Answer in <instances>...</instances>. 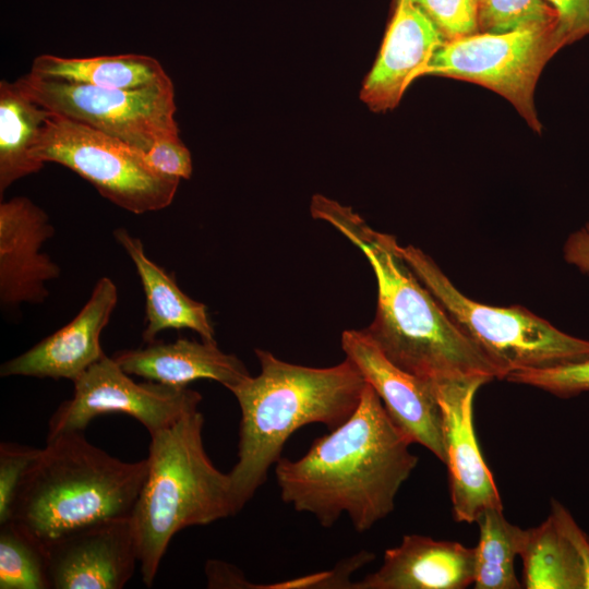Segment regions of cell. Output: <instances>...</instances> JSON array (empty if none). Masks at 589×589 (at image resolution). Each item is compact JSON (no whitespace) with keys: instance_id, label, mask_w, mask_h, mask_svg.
Masks as SVG:
<instances>
[{"instance_id":"6da1fadb","label":"cell","mask_w":589,"mask_h":589,"mask_svg":"<svg viewBox=\"0 0 589 589\" xmlns=\"http://www.w3.org/2000/svg\"><path fill=\"white\" fill-rule=\"evenodd\" d=\"M412 443L366 383L360 404L338 428L316 438L300 459L275 464L281 500L323 527L348 515L357 532L388 516L418 465Z\"/></svg>"},{"instance_id":"7a4b0ae2","label":"cell","mask_w":589,"mask_h":589,"mask_svg":"<svg viewBox=\"0 0 589 589\" xmlns=\"http://www.w3.org/2000/svg\"><path fill=\"white\" fill-rule=\"evenodd\" d=\"M311 214L334 226L370 263L377 306L373 322L362 330L393 364L433 383L501 380L495 364L417 277L394 236L375 231L350 207L323 195L313 196Z\"/></svg>"},{"instance_id":"3957f363","label":"cell","mask_w":589,"mask_h":589,"mask_svg":"<svg viewBox=\"0 0 589 589\" xmlns=\"http://www.w3.org/2000/svg\"><path fill=\"white\" fill-rule=\"evenodd\" d=\"M255 354L260 374L227 388L241 412L238 460L228 472L237 512L265 482L294 431L310 423L338 428L356 411L366 386L348 358L334 366L310 368L263 349Z\"/></svg>"},{"instance_id":"277c9868","label":"cell","mask_w":589,"mask_h":589,"mask_svg":"<svg viewBox=\"0 0 589 589\" xmlns=\"http://www.w3.org/2000/svg\"><path fill=\"white\" fill-rule=\"evenodd\" d=\"M147 469V458L123 461L83 432L60 434L46 440L24 476L10 520L47 545L82 527L130 517Z\"/></svg>"},{"instance_id":"5b68a950","label":"cell","mask_w":589,"mask_h":589,"mask_svg":"<svg viewBox=\"0 0 589 589\" xmlns=\"http://www.w3.org/2000/svg\"><path fill=\"white\" fill-rule=\"evenodd\" d=\"M197 410L151 434L148 469L131 515L142 580L152 587L176 533L208 525L236 509L228 473L206 454Z\"/></svg>"},{"instance_id":"8992f818","label":"cell","mask_w":589,"mask_h":589,"mask_svg":"<svg viewBox=\"0 0 589 589\" xmlns=\"http://www.w3.org/2000/svg\"><path fill=\"white\" fill-rule=\"evenodd\" d=\"M398 250L460 330L495 364L501 380L519 370L589 359V340L557 329L524 306L498 308L473 301L420 249L398 245Z\"/></svg>"},{"instance_id":"52a82bcc","label":"cell","mask_w":589,"mask_h":589,"mask_svg":"<svg viewBox=\"0 0 589 589\" xmlns=\"http://www.w3.org/2000/svg\"><path fill=\"white\" fill-rule=\"evenodd\" d=\"M37 163L62 165L117 206L144 214L169 206L180 180L154 170L142 152L87 124L52 112L31 152Z\"/></svg>"},{"instance_id":"ba28073f","label":"cell","mask_w":589,"mask_h":589,"mask_svg":"<svg viewBox=\"0 0 589 589\" xmlns=\"http://www.w3.org/2000/svg\"><path fill=\"white\" fill-rule=\"evenodd\" d=\"M563 47L557 26L476 33L445 40L420 76L440 75L488 87L506 98L529 127L541 133L534 87L546 62Z\"/></svg>"},{"instance_id":"9c48e42d","label":"cell","mask_w":589,"mask_h":589,"mask_svg":"<svg viewBox=\"0 0 589 589\" xmlns=\"http://www.w3.org/2000/svg\"><path fill=\"white\" fill-rule=\"evenodd\" d=\"M19 82L46 109L87 124L146 153L154 142L180 133L173 84L141 89L101 88L44 80L28 73Z\"/></svg>"},{"instance_id":"30bf717a","label":"cell","mask_w":589,"mask_h":589,"mask_svg":"<svg viewBox=\"0 0 589 589\" xmlns=\"http://www.w3.org/2000/svg\"><path fill=\"white\" fill-rule=\"evenodd\" d=\"M70 399L60 404L48 422L47 440L83 432L98 416L124 413L136 419L149 435L197 410L199 392L154 381L137 383L111 357L105 356L73 381Z\"/></svg>"},{"instance_id":"8fae6325","label":"cell","mask_w":589,"mask_h":589,"mask_svg":"<svg viewBox=\"0 0 589 589\" xmlns=\"http://www.w3.org/2000/svg\"><path fill=\"white\" fill-rule=\"evenodd\" d=\"M488 382L477 377L434 383L442 410L452 512L458 522L473 524L484 510L503 508L473 424L474 396Z\"/></svg>"},{"instance_id":"7c38bea8","label":"cell","mask_w":589,"mask_h":589,"mask_svg":"<svg viewBox=\"0 0 589 589\" xmlns=\"http://www.w3.org/2000/svg\"><path fill=\"white\" fill-rule=\"evenodd\" d=\"M341 348L376 392L395 425L412 444L428 448L444 464L442 410L434 383L393 364L362 329L345 330Z\"/></svg>"},{"instance_id":"4fadbf2b","label":"cell","mask_w":589,"mask_h":589,"mask_svg":"<svg viewBox=\"0 0 589 589\" xmlns=\"http://www.w3.org/2000/svg\"><path fill=\"white\" fill-rule=\"evenodd\" d=\"M46 548L50 589H121L139 563L131 516L82 527Z\"/></svg>"},{"instance_id":"5bb4252c","label":"cell","mask_w":589,"mask_h":589,"mask_svg":"<svg viewBox=\"0 0 589 589\" xmlns=\"http://www.w3.org/2000/svg\"><path fill=\"white\" fill-rule=\"evenodd\" d=\"M55 235L49 216L25 196L0 204V301L4 308L43 303L49 296L46 283L60 267L41 252Z\"/></svg>"},{"instance_id":"9a60e30c","label":"cell","mask_w":589,"mask_h":589,"mask_svg":"<svg viewBox=\"0 0 589 589\" xmlns=\"http://www.w3.org/2000/svg\"><path fill=\"white\" fill-rule=\"evenodd\" d=\"M117 302V286L109 277H101L72 321L27 351L4 362L0 375L68 378L73 382L106 356L100 335Z\"/></svg>"},{"instance_id":"2e32d148","label":"cell","mask_w":589,"mask_h":589,"mask_svg":"<svg viewBox=\"0 0 589 589\" xmlns=\"http://www.w3.org/2000/svg\"><path fill=\"white\" fill-rule=\"evenodd\" d=\"M444 41L419 7L410 0H396L380 53L364 80L362 101L373 111L395 108Z\"/></svg>"},{"instance_id":"e0dca14e","label":"cell","mask_w":589,"mask_h":589,"mask_svg":"<svg viewBox=\"0 0 589 589\" xmlns=\"http://www.w3.org/2000/svg\"><path fill=\"white\" fill-rule=\"evenodd\" d=\"M474 548L421 534L404 536L387 549L381 567L356 589H464L474 580Z\"/></svg>"},{"instance_id":"ac0fdd59","label":"cell","mask_w":589,"mask_h":589,"mask_svg":"<svg viewBox=\"0 0 589 589\" xmlns=\"http://www.w3.org/2000/svg\"><path fill=\"white\" fill-rule=\"evenodd\" d=\"M112 358L130 375L172 386L209 378L228 388L250 376L244 363L221 351L216 341H153L145 348L118 351Z\"/></svg>"},{"instance_id":"d6986e66","label":"cell","mask_w":589,"mask_h":589,"mask_svg":"<svg viewBox=\"0 0 589 589\" xmlns=\"http://www.w3.org/2000/svg\"><path fill=\"white\" fill-rule=\"evenodd\" d=\"M113 236L133 262L145 293L144 341H155L166 329L182 328L197 333L202 340L216 341L207 306L185 294L172 275L147 257L141 239L124 228L116 229Z\"/></svg>"},{"instance_id":"ffe728a7","label":"cell","mask_w":589,"mask_h":589,"mask_svg":"<svg viewBox=\"0 0 589 589\" xmlns=\"http://www.w3.org/2000/svg\"><path fill=\"white\" fill-rule=\"evenodd\" d=\"M29 73L44 80L113 89H141L172 84L155 58L135 53L92 58L40 55L34 59Z\"/></svg>"},{"instance_id":"44dd1931","label":"cell","mask_w":589,"mask_h":589,"mask_svg":"<svg viewBox=\"0 0 589 589\" xmlns=\"http://www.w3.org/2000/svg\"><path fill=\"white\" fill-rule=\"evenodd\" d=\"M52 111L46 109L16 80L0 82V193L44 167L32 148Z\"/></svg>"},{"instance_id":"7402d4cb","label":"cell","mask_w":589,"mask_h":589,"mask_svg":"<svg viewBox=\"0 0 589 589\" xmlns=\"http://www.w3.org/2000/svg\"><path fill=\"white\" fill-rule=\"evenodd\" d=\"M524 563V587L528 589H585L577 552L550 515L527 529L519 555Z\"/></svg>"},{"instance_id":"603a6c76","label":"cell","mask_w":589,"mask_h":589,"mask_svg":"<svg viewBox=\"0 0 589 589\" xmlns=\"http://www.w3.org/2000/svg\"><path fill=\"white\" fill-rule=\"evenodd\" d=\"M480 530L474 548V588L519 589L515 558L524 548L527 529L510 524L503 508H489L476 521Z\"/></svg>"},{"instance_id":"cb8c5ba5","label":"cell","mask_w":589,"mask_h":589,"mask_svg":"<svg viewBox=\"0 0 589 589\" xmlns=\"http://www.w3.org/2000/svg\"><path fill=\"white\" fill-rule=\"evenodd\" d=\"M0 588L50 589L47 548L20 524H0Z\"/></svg>"},{"instance_id":"d4e9b609","label":"cell","mask_w":589,"mask_h":589,"mask_svg":"<svg viewBox=\"0 0 589 589\" xmlns=\"http://www.w3.org/2000/svg\"><path fill=\"white\" fill-rule=\"evenodd\" d=\"M557 22V12L545 0H477L478 33L503 34Z\"/></svg>"},{"instance_id":"484cf974","label":"cell","mask_w":589,"mask_h":589,"mask_svg":"<svg viewBox=\"0 0 589 589\" xmlns=\"http://www.w3.org/2000/svg\"><path fill=\"white\" fill-rule=\"evenodd\" d=\"M505 380L567 398L589 392V359L551 368L519 370L509 373Z\"/></svg>"},{"instance_id":"4316f807","label":"cell","mask_w":589,"mask_h":589,"mask_svg":"<svg viewBox=\"0 0 589 589\" xmlns=\"http://www.w3.org/2000/svg\"><path fill=\"white\" fill-rule=\"evenodd\" d=\"M434 23L445 40L478 33L477 0H410Z\"/></svg>"},{"instance_id":"83f0119b","label":"cell","mask_w":589,"mask_h":589,"mask_svg":"<svg viewBox=\"0 0 589 589\" xmlns=\"http://www.w3.org/2000/svg\"><path fill=\"white\" fill-rule=\"evenodd\" d=\"M40 448L13 442L0 444V524L10 520L20 484Z\"/></svg>"},{"instance_id":"f1b7e54d","label":"cell","mask_w":589,"mask_h":589,"mask_svg":"<svg viewBox=\"0 0 589 589\" xmlns=\"http://www.w3.org/2000/svg\"><path fill=\"white\" fill-rule=\"evenodd\" d=\"M143 155L145 161L165 177L181 180L192 175L191 154L179 133L158 137Z\"/></svg>"},{"instance_id":"f546056e","label":"cell","mask_w":589,"mask_h":589,"mask_svg":"<svg viewBox=\"0 0 589 589\" xmlns=\"http://www.w3.org/2000/svg\"><path fill=\"white\" fill-rule=\"evenodd\" d=\"M557 12V35L563 46L589 35V0H545Z\"/></svg>"},{"instance_id":"4dcf8cb0","label":"cell","mask_w":589,"mask_h":589,"mask_svg":"<svg viewBox=\"0 0 589 589\" xmlns=\"http://www.w3.org/2000/svg\"><path fill=\"white\" fill-rule=\"evenodd\" d=\"M550 515L574 545L582 567L585 589H589V537L578 527L568 510L557 501H552Z\"/></svg>"},{"instance_id":"1f68e13d","label":"cell","mask_w":589,"mask_h":589,"mask_svg":"<svg viewBox=\"0 0 589 589\" xmlns=\"http://www.w3.org/2000/svg\"><path fill=\"white\" fill-rule=\"evenodd\" d=\"M564 257L567 263L589 274V221L568 237Z\"/></svg>"}]
</instances>
